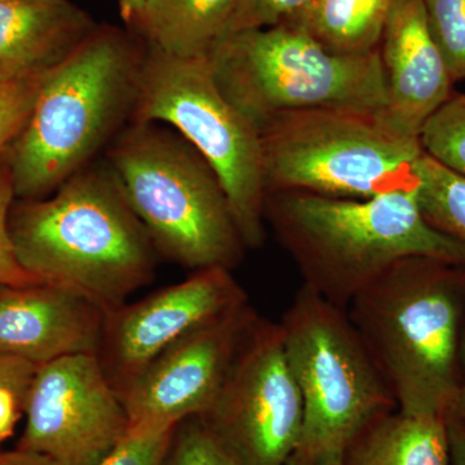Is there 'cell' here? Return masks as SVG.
<instances>
[{
  "mask_svg": "<svg viewBox=\"0 0 465 465\" xmlns=\"http://www.w3.org/2000/svg\"><path fill=\"white\" fill-rule=\"evenodd\" d=\"M9 234L27 273L105 312L152 282L157 269L158 251L105 161L79 171L50 197L12 204Z\"/></svg>",
  "mask_w": 465,
  "mask_h": 465,
  "instance_id": "1",
  "label": "cell"
},
{
  "mask_svg": "<svg viewBox=\"0 0 465 465\" xmlns=\"http://www.w3.org/2000/svg\"><path fill=\"white\" fill-rule=\"evenodd\" d=\"M265 223L298 266L302 284L345 311L400 260L465 265V244L425 219L416 191L369 200L269 192Z\"/></svg>",
  "mask_w": 465,
  "mask_h": 465,
  "instance_id": "2",
  "label": "cell"
},
{
  "mask_svg": "<svg viewBox=\"0 0 465 465\" xmlns=\"http://www.w3.org/2000/svg\"><path fill=\"white\" fill-rule=\"evenodd\" d=\"M347 313L399 410L446 418L460 379L465 265L400 260L351 300Z\"/></svg>",
  "mask_w": 465,
  "mask_h": 465,
  "instance_id": "3",
  "label": "cell"
},
{
  "mask_svg": "<svg viewBox=\"0 0 465 465\" xmlns=\"http://www.w3.org/2000/svg\"><path fill=\"white\" fill-rule=\"evenodd\" d=\"M143 54L127 34L99 27L48 70L7 150L15 198L48 197L108 150L131 124Z\"/></svg>",
  "mask_w": 465,
  "mask_h": 465,
  "instance_id": "4",
  "label": "cell"
},
{
  "mask_svg": "<svg viewBox=\"0 0 465 465\" xmlns=\"http://www.w3.org/2000/svg\"><path fill=\"white\" fill-rule=\"evenodd\" d=\"M105 163L158 253L194 272L240 265L247 247L222 183L176 131L130 124Z\"/></svg>",
  "mask_w": 465,
  "mask_h": 465,
  "instance_id": "5",
  "label": "cell"
},
{
  "mask_svg": "<svg viewBox=\"0 0 465 465\" xmlns=\"http://www.w3.org/2000/svg\"><path fill=\"white\" fill-rule=\"evenodd\" d=\"M278 326L302 400V434L286 465H342L360 433L399 409L396 400L345 309L302 284Z\"/></svg>",
  "mask_w": 465,
  "mask_h": 465,
  "instance_id": "6",
  "label": "cell"
},
{
  "mask_svg": "<svg viewBox=\"0 0 465 465\" xmlns=\"http://www.w3.org/2000/svg\"><path fill=\"white\" fill-rule=\"evenodd\" d=\"M208 61L220 90L258 128L302 110L381 115L387 104L379 51L335 54L289 24L231 34Z\"/></svg>",
  "mask_w": 465,
  "mask_h": 465,
  "instance_id": "7",
  "label": "cell"
},
{
  "mask_svg": "<svg viewBox=\"0 0 465 465\" xmlns=\"http://www.w3.org/2000/svg\"><path fill=\"white\" fill-rule=\"evenodd\" d=\"M259 131L266 193L369 200L418 189L420 142L381 115L302 110L274 116Z\"/></svg>",
  "mask_w": 465,
  "mask_h": 465,
  "instance_id": "8",
  "label": "cell"
},
{
  "mask_svg": "<svg viewBox=\"0 0 465 465\" xmlns=\"http://www.w3.org/2000/svg\"><path fill=\"white\" fill-rule=\"evenodd\" d=\"M131 124L173 127L206 159L247 249L265 241L266 185L259 128L220 90L206 58L143 54Z\"/></svg>",
  "mask_w": 465,
  "mask_h": 465,
  "instance_id": "9",
  "label": "cell"
},
{
  "mask_svg": "<svg viewBox=\"0 0 465 465\" xmlns=\"http://www.w3.org/2000/svg\"><path fill=\"white\" fill-rule=\"evenodd\" d=\"M238 465H286L302 428V400L278 322L258 316L201 416Z\"/></svg>",
  "mask_w": 465,
  "mask_h": 465,
  "instance_id": "10",
  "label": "cell"
},
{
  "mask_svg": "<svg viewBox=\"0 0 465 465\" xmlns=\"http://www.w3.org/2000/svg\"><path fill=\"white\" fill-rule=\"evenodd\" d=\"M17 449L56 465H97L121 442L130 420L96 354L58 358L36 367Z\"/></svg>",
  "mask_w": 465,
  "mask_h": 465,
  "instance_id": "11",
  "label": "cell"
},
{
  "mask_svg": "<svg viewBox=\"0 0 465 465\" xmlns=\"http://www.w3.org/2000/svg\"><path fill=\"white\" fill-rule=\"evenodd\" d=\"M250 302L232 271L193 272L136 302L106 312L97 358L119 397L166 349L201 324Z\"/></svg>",
  "mask_w": 465,
  "mask_h": 465,
  "instance_id": "12",
  "label": "cell"
},
{
  "mask_svg": "<svg viewBox=\"0 0 465 465\" xmlns=\"http://www.w3.org/2000/svg\"><path fill=\"white\" fill-rule=\"evenodd\" d=\"M256 316L247 302L201 324L155 358L121 396L130 427L177 425L203 414Z\"/></svg>",
  "mask_w": 465,
  "mask_h": 465,
  "instance_id": "13",
  "label": "cell"
},
{
  "mask_svg": "<svg viewBox=\"0 0 465 465\" xmlns=\"http://www.w3.org/2000/svg\"><path fill=\"white\" fill-rule=\"evenodd\" d=\"M105 313L56 284L0 287V356L41 366L58 358L97 354Z\"/></svg>",
  "mask_w": 465,
  "mask_h": 465,
  "instance_id": "14",
  "label": "cell"
},
{
  "mask_svg": "<svg viewBox=\"0 0 465 465\" xmlns=\"http://www.w3.org/2000/svg\"><path fill=\"white\" fill-rule=\"evenodd\" d=\"M387 104L381 118L419 139L425 124L451 97L452 82L421 0H396L379 43Z\"/></svg>",
  "mask_w": 465,
  "mask_h": 465,
  "instance_id": "15",
  "label": "cell"
},
{
  "mask_svg": "<svg viewBox=\"0 0 465 465\" xmlns=\"http://www.w3.org/2000/svg\"><path fill=\"white\" fill-rule=\"evenodd\" d=\"M97 29L72 0H0V74L47 72Z\"/></svg>",
  "mask_w": 465,
  "mask_h": 465,
  "instance_id": "16",
  "label": "cell"
},
{
  "mask_svg": "<svg viewBox=\"0 0 465 465\" xmlns=\"http://www.w3.org/2000/svg\"><path fill=\"white\" fill-rule=\"evenodd\" d=\"M238 0H145L134 25L148 47L168 56L206 58L228 35Z\"/></svg>",
  "mask_w": 465,
  "mask_h": 465,
  "instance_id": "17",
  "label": "cell"
},
{
  "mask_svg": "<svg viewBox=\"0 0 465 465\" xmlns=\"http://www.w3.org/2000/svg\"><path fill=\"white\" fill-rule=\"evenodd\" d=\"M342 465H450L448 421L394 410L360 433Z\"/></svg>",
  "mask_w": 465,
  "mask_h": 465,
  "instance_id": "18",
  "label": "cell"
},
{
  "mask_svg": "<svg viewBox=\"0 0 465 465\" xmlns=\"http://www.w3.org/2000/svg\"><path fill=\"white\" fill-rule=\"evenodd\" d=\"M396 0H316L289 21L327 50L341 54L378 51L382 30Z\"/></svg>",
  "mask_w": 465,
  "mask_h": 465,
  "instance_id": "19",
  "label": "cell"
},
{
  "mask_svg": "<svg viewBox=\"0 0 465 465\" xmlns=\"http://www.w3.org/2000/svg\"><path fill=\"white\" fill-rule=\"evenodd\" d=\"M419 206L440 232L465 244V179L423 154L418 166Z\"/></svg>",
  "mask_w": 465,
  "mask_h": 465,
  "instance_id": "20",
  "label": "cell"
},
{
  "mask_svg": "<svg viewBox=\"0 0 465 465\" xmlns=\"http://www.w3.org/2000/svg\"><path fill=\"white\" fill-rule=\"evenodd\" d=\"M424 154L465 179V94L451 96L419 136Z\"/></svg>",
  "mask_w": 465,
  "mask_h": 465,
  "instance_id": "21",
  "label": "cell"
},
{
  "mask_svg": "<svg viewBox=\"0 0 465 465\" xmlns=\"http://www.w3.org/2000/svg\"><path fill=\"white\" fill-rule=\"evenodd\" d=\"M452 82L465 79V0H421Z\"/></svg>",
  "mask_w": 465,
  "mask_h": 465,
  "instance_id": "22",
  "label": "cell"
},
{
  "mask_svg": "<svg viewBox=\"0 0 465 465\" xmlns=\"http://www.w3.org/2000/svg\"><path fill=\"white\" fill-rule=\"evenodd\" d=\"M163 465H238L198 416L174 430Z\"/></svg>",
  "mask_w": 465,
  "mask_h": 465,
  "instance_id": "23",
  "label": "cell"
},
{
  "mask_svg": "<svg viewBox=\"0 0 465 465\" xmlns=\"http://www.w3.org/2000/svg\"><path fill=\"white\" fill-rule=\"evenodd\" d=\"M47 72L7 79L0 84V155L25 127Z\"/></svg>",
  "mask_w": 465,
  "mask_h": 465,
  "instance_id": "24",
  "label": "cell"
},
{
  "mask_svg": "<svg viewBox=\"0 0 465 465\" xmlns=\"http://www.w3.org/2000/svg\"><path fill=\"white\" fill-rule=\"evenodd\" d=\"M177 425L130 427L121 442L97 465H163Z\"/></svg>",
  "mask_w": 465,
  "mask_h": 465,
  "instance_id": "25",
  "label": "cell"
},
{
  "mask_svg": "<svg viewBox=\"0 0 465 465\" xmlns=\"http://www.w3.org/2000/svg\"><path fill=\"white\" fill-rule=\"evenodd\" d=\"M7 150L0 155V287L43 283L20 264L9 234V213L15 191Z\"/></svg>",
  "mask_w": 465,
  "mask_h": 465,
  "instance_id": "26",
  "label": "cell"
},
{
  "mask_svg": "<svg viewBox=\"0 0 465 465\" xmlns=\"http://www.w3.org/2000/svg\"><path fill=\"white\" fill-rule=\"evenodd\" d=\"M314 2L316 0H238L228 35L289 23Z\"/></svg>",
  "mask_w": 465,
  "mask_h": 465,
  "instance_id": "27",
  "label": "cell"
},
{
  "mask_svg": "<svg viewBox=\"0 0 465 465\" xmlns=\"http://www.w3.org/2000/svg\"><path fill=\"white\" fill-rule=\"evenodd\" d=\"M36 367L18 358L0 356V388L29 387Z\"/></svg>",
  "mask_w": 465,
  "mask_h": 465,
  "instance_id": "28",
  "label": "cell"
},
{
  "mask_svg": "<svg viewBox=\"0 0 465 465\" xmlns=\"http://www.w3.org/2000/svg\"><path fill=\"white\" fill-rule=\"evenodd\" d=\"M450 465H465V419L448 416Z\"/></svg>",
  "mask_w": 465,
  "mask_h": 465,
  "instance_id": "29",
  "label": "cell"
},
{
  "mask_svg": "<svg viewBox=\"0 0 465 465\" xmlns=\"http://www.w3.org/2000/svg\"><path fill=\"white\" fill-rule=\"evenodd\" d=\"M0 465H56L51 459L36 452L16 449L14 451L0 452Z\"/></svg>",
  "mask_w": 465,
  "mask_h": 465,
  "instance_id": "30",
  "label": "cell"
},
{
  "mask_svg": "<svg viewBox=\"0 0 465 465\" xmlns=\"http://www.w3.org/2000/svg\"><path fill=\"white\" fill-rule=\"evenodd\" d=\"M448 416L465 419V326L460 345V379H459L457 399H455L454 406Z\"/></svg>",
  "mask_w": 465,
  "mask_h": 465,
  "instance_id": "31",
  "label": "cell"
},
{
  "mask_svg": "<svg viewBox=\"0 0 465 465\" xmlns=\"http://www.w3.org/2000/svg\"><path fill=\"white\" fill-rule=\"evenodd\" d=\"M122 16L127 23L134 24L143 5L145 0H118Z\"/></svg>",
  "mask_w": 465,
  "mask_h": 465,
  "instance_id": "32",
  "label": "cell"
},
{
  "mask_svg": "<svg viewBox=\"0 0 465 465\" xmlns=\"http://www.w3.org/2000/svg\"><path fill=\"white\" fill-rule=\"evenodd\" d=\"M3 82H5V78H3L2 74H0V84H2Z\"/></svg>",
  "mask_w": 465,
  "mask_h": 465,
  "instance_id": "33",
  "label": "cell"
}]
</instances>
